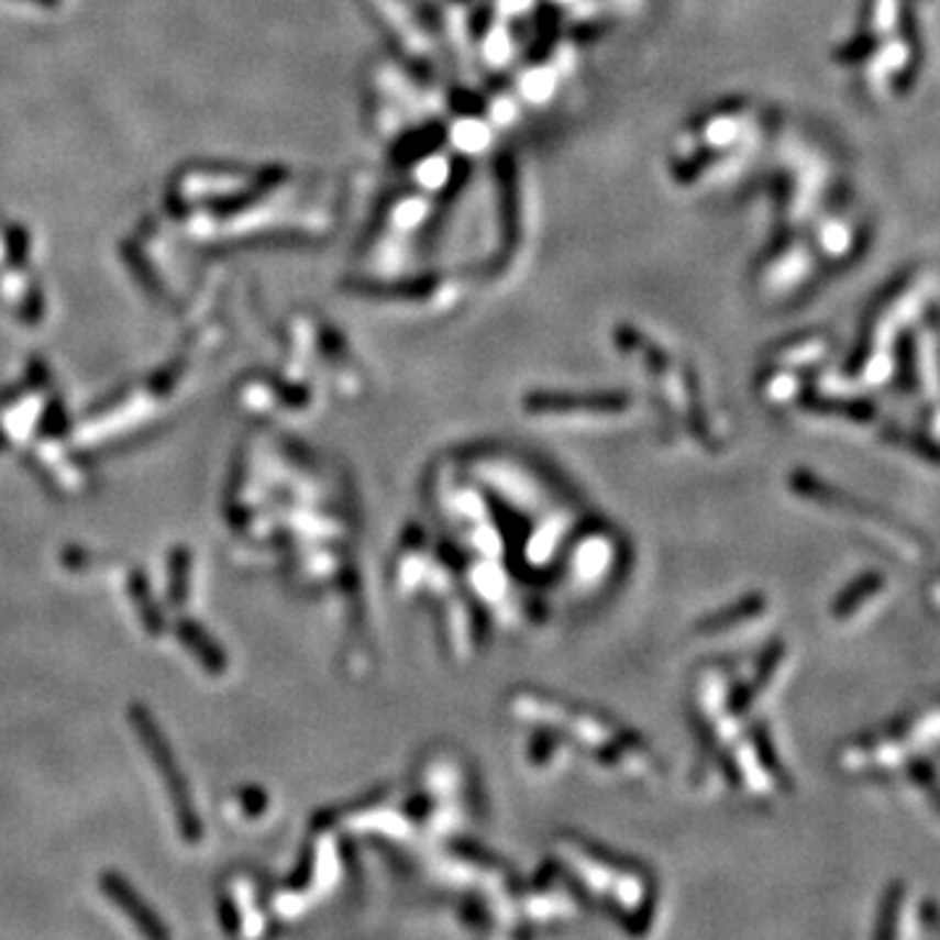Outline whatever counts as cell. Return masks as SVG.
I'll return each mask as SVG.
<instances>
[{"instance_id": "6da1fadb", "label": "cell", "mask_w": 940, "mask_h": 940, "mask_svg": "<svg viewBox=\"0 0 940 940\" xmlns=\"http://www.w3.org/2000/svg\"><path fill=\"white\" fill-rule=\"evenodd\" d=\"M883 590H886V577L877 575V573H867V575H862L860 580H854V583L849 585V588L844 590V594H841L839 598H836V604H833V617H839V619H849V617H854L856 611H860L862 606H865V604L870 601V598L881 596Z\"/></svg>"}, {"instance_id": "7a4b0ae2", "label": "cell", "mask_w": 940, "mask_h": 940, "mask_svg": "<svg viewBox=\"0 0 940 940\" xmlns=\"http://www.w3.org/2000/svg\"><path fill=\"white\" fill-rule=\"evenodd\" d=\"M904 904H907V886H904L902 881L891 883V886L886 888V894H883L881 911H877V925H875L877 938L898 936V930H902Z\"/></svg>"}, {"instance_id": "3957f363", "label": "cell", "mask_w": 940, "mask_h": 940, "mask_svg": "<svg viewBox=\"0 0 940 940\" xmlns=\"http://www.w3.org/2000/svg\"><path fill=\"white\" fill-rule=\"evenodd\" d=\"M909 776H911V782H915L917 786H922V789L928 792V797L932 799V803H936V807L940 810V786L936 782V773H932L930 765L911 763L909 765Z\"/></svg>"}]
</instances>
